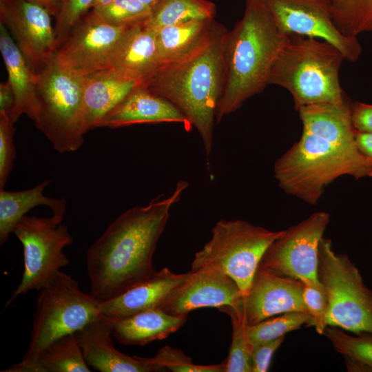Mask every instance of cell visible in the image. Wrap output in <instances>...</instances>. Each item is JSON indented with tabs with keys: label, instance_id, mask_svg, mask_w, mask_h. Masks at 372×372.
<instances>
[{
	"label": "cell",
	"instance_id": "obj_1",
	"mask_svg": "<svg viewBox=\"0 0 372 372\" xmlns=\"http://www.w3.org/2000/svg\"><path fill=\"white\" fill-rule=\"evenodd\" d=\"M351 102L302 107L300 138L275 163L278 185L287 194L316 204L324 187L338 178L372 177V161L355 141Z\"/></svg>",
	"mask_w": 372,
	"mask_h": 372
},
{
	"label": "cell",
	"instance_id": "obj_2",
	"mask_svg": "<svg viewBox=\"0 0 372 372\" xmlns=\"http://www.w3.org/2000/svg\"><path fill=\"white\" fill-rule=\"evenodd\" d=\"M188 185L180 180L169 196L128 209L109 225L87 251L90 295L108 300L156 274L153 256L156 245L172 206Z\"/></svg>",
	"mask_w": 372,
	"mask_h": 372
},
{
	"label": "cell",
	"instance_id": "obj_3",
	"mask_svg": "<svg viewBox=\"0 0 372 372\" xmlns=\"http://www.w3.org/2000/svg\"><path fill=\"white\" fill-rule=\"evenodd\" d=\"M228 31L214 19L192 50L176 61L161 64L141 85L183 112L198 132L207 158L225 82L224 52Z\"/></svg>",
	"mask_w": 372,
	"mask_h": 372
},
{
	"label": "cell",
	"instance_id": "obj_4",
	"mask_svg": "<svg viewBox=\"0 0 372 372\" xmlns=\"http://www.w3.org/2000/svg\"><path fill=\"white\" fill-rule=\"evenodd\" d=\"M290 36L278 25L262 0H246L242 17L227 35L225 82L216 123L269 85L272 65Z\"/></svg>",
	"mask_w": 372,
	"mask_h": 372
},
{
	"label": "cell",
	"instance_id": "obj_5",
	"mask_svg": "<svg viewBox=\"0 0 372 372\" xmlns=\"http://www.w3.org/2000/svg\"><path fill=\"white\" fill-rule=\"evenodd\" d=\"M344 60L340 51L326 41L291 34L272 65L268 83L286 89L296 110L314 104L341 103L348 99L339 81Z\"/></svg>",
	"mask_w": 372,
	"mask_h": 372
},
{
	"label": "cell",
	"instance_id": "obj_6",
	"mask_svg": "<svg viewBox=\"0 0 372 372\" xmlns=\"http://www.w3.org/2000/svg\"><path fill=\"white\" fill-rule=\"evenodd\" d=\"M38 110L34 124L59 153L83 143L81 109L85 76L63 69L53 58L35 74Z\"/></svg>",
	"mask_w": 372,
	"mask_h": 372
},
{
	"label": "cell",
	"instance_id": "obj_7",
	"mask_svg": "<svg viewBox=\"0 0 372 372\" xmlns=\"http://www.w3.org/2000/svg\"><path fill=\"white\" fill-rule=\"evenodd\" d=\"M101 302L83 293L70 275L59 271L39 290L29 344L17 364L30 363L51 342L97 318Z\"/></svg>",
	"mask_w": 372,
	"mask_h": 372
},
{
	"label": "cell",
	"instance_id": "obj_8",
	"mask_svg": "<svg viewBox=\"0 0 372 372\" xmlns=\"http://www.w3.org/2000/svg\"><path fill=\"white\" fill-rule=\"evenodd\" d=\"M283 231L243 220H220L211 229V239L195 254L191 270L206 267L221 271L235 280L245 297L264 253Z\"/></svg>",
	"mask_w": 372,
	"mask_h": 372
},
{
	"label": "cell",
	"instance_id": "obj_9",
	"mask_svg": "<svg viewBox=\"0 0 372 372\" xmlns=\"http://www.w3.org/2000/svg\"><path fill=\"white\" fill-rule=\"evenodd\" d=\"M318 278L329 300L328 326L354 333H372V291L344 254H336L322 238L318 251Z\"/></svg>",
	"mask_w": 372,
	"mask_h": 372
},
{
	"label": "cell",
	"instance_id": "obj_10",
	"mask_svg": "<svg viewBox=\"0 0 372 372\" xmlns=\"http://www.w3.org/2000/svg\"><path fill=\"white\" fill-rule=\"evenodd\" d=\"M13 234L23 249L24 270L21 282L10 298L8 307L19 296L30 290H40L60 269L68 265L63 249L73 242L66 225L51 218L24 216Z\"/></svg>",
	"mask_w": 372,
	"mask_h": 372
},
{
	"label": "cell",
	"instance_id": "obj_11",
	"mask_svg": "<svg viewBox=\"0 0 372 372\" xmlns=\"http://www.w3.org/2000/svg\"><path fill=\"white\" fill-rule=\"evenodd\" d=\"M330 215L317 211L284 230L264 253L259 265L280 276L302 282H318L320 242Z\"/></svg>",
	"mask_w": 372,
	"mask_h": 372
},
{
	"label": "cell",
	"instance_id": "obj_12",
	"mask_svg": "<svg viewBox=\"0 0 372 372\" xmlns=\"http://www.w3.org/2000/svg\"><path fill=\"white\" fill-rule=\"evenodd\" d=\"M132 25L110 23L92 10L72 28L54 58L63 69L81 76L109 68L113 50Z\"/></svg>",
	"mask_w": 372,
	"mask_h": 372
},
{
	"label": "cell",
	"instance_id": "obj_13",
	"mask_svg": "<svg viewBox=\"0 0 372 372\" xmlns=\"http://www.w3.org/2000/svg\"><path fill=\"white\" fill-rule=\"evenodd\" d=\"M278 25L291 35L314 37L338 48L344 59H358L362 46L358 37H347L337 28L332 0H262Z\"/></svg>",
	"mask_w": 372,
	"mask_h": 372
},
{
	"label": "cell",
	"instance_id": "obj_14",
	"mask_svg": "<svg viewBox=\"0 0 372 372\" xmlns=\"http://www.w3.org/2000/svg\"><path fill=\"white\" fill-rule=\"evenodd\" d=\"M50 15L45 7L29 0H0L1 23L12 34L34 74L57 49Z\"/></svg>",
	"mask_w": 372,
	"mask_h": 372
},
{
	"label": "cell",
	"instance_id": "obj_15",
	"mask_svg": "<svg viewBox=\"0 0 372 372\" xmlns=\"http://www.w3.org/2000/svg\"><path fill=\"white\" fill-rule=\"evenodd\" d=\"M303 288L301 280L258 265L247 294L236 308L231 307L247 326L287 312H308Z\"/></svg>",
	"mask_w": 372,
	"mask_h": 372
},
{
	"label": "cell",
	"instance_id": "obj_16",
	"mask_svg": "<svg viewBox=\"0 0 372 372\" xmlns=\"http://www.w3.org/2000/svg\"><path fill=\"white\" fill-rule=\"evenodd\" d=\"M242 295L230 276L211 268L190 270L188 277L174 288L159 308L173 316L188 313L203 307L236 308Z\"/></svg>",
	"mask_w": 372,
	"mask_h": 372
},
{
	"label": "cell",
	"instance_id": "obj_17",
	"mask_svg": "<svg viewBox=\"0 0 372 372\" xmlns=\"http://www.w3.org/2000/svg\"><path fill=\"white\" fill-rule=\"evenodd\" d=\"M114 320L101 314L75 336L88 365L101 372H156L166 371L142 357H130L116 349L112 342Z\"/></svg>",
	"mask_w": 372,
	"mask_h": 372
},
{
	"label": "cell",
	"instance_id": "obj_18",
	"mask_svg": "<svg viewBox=\"0 0 372 372\" xmlns=\"http://www.w3.org/2000/svg\"><path fill=\"white\" fill-rule=\"evenodd\" d=\"M142 83L106 68L85 76L81 109V130L85 134L96 127L107 113Z\"/></svg>",
	"mask_w": 372,
	"mask_h": 372
},
{
	"label": "cell",
	"instance_id": "obj_19",
	"mask_svg": "<svg viewBox=\"0 0 372 372\" xmlns=\"http://www.w3.org/2000/svg\"><path fill=\"white\" fill-rule=\"evenodd\" d=\"M159 123H183L190 126L185 116L174 104L141 85L99 121L96 127L118 128Z\"/></svg>",
	"mask_w": 372,
	"mask_h": 372
},
{
	"label": "cell",
	"instance_id": "obj_20",
	"mask_svg": "<svg viewBox=\"0 0 372 372\" xmlns=\"http://www.w3.org/2000/svg\"><path fill=\"white\" fill-rule=\"evenodd\" d=\"M160 65L156 30L147 26L145 21L129 28L109 61V68L142 83Z\"/></svg>",
	"mask_w": 372,
	"mask_h": 372
},
{
	"label": "cell",
	"instance_id": "obj_21",
	"mask_svg": "<svg viewBox=\"0 0 372 372\" xmlns=\"http://www.w3.org/2000/svg\"><path fill=\"white\" fill-rule=\"evenodd\" d=\"M190 271L176 274L164 267L145 282L112 299L102 301L101 314L117 320L159 308L171 291L184 281Z\"/></svg>",
	"mask_w": 372,
	"mask_h": 372
},
{
	"label": "cell",
	"instance_id": "obj_22",
	"mask_svg": "<svg viewBox=\"0 0 372 372\" xmlns=\"http://www.w3.org/2000/svg\"><path fill=\"white\" fill-rule=\"evenodd\" d=\"M0 50L15 99L10 119L14 124L22 114H26L34 121L38 110L35 74L2 23Z\"/></svg>",
	"mask_w": 372,
	"mask_h": 372
},
{
	"label": "cell",
	"instance_id": "obj_23",
	"mask_svg": "<svg viewBox=\"0 0 372 372\" xmlns=\"http://www.w3.org/2000/svg\"><path fill=\"white\" fill-rule=\"evenodd\" d=\"M187 318V314L173 316L161 308L149 309L114 320L112 336L123 344L143 346L176 332Z\"/></svg>",
	"mask_w": 372,
	"mask_h": 372
},
{
	"label": "cell",
	"instance_id": "obj_24",
	"mask_svg": "<svg viewBox=\"0 0 372 372\" xmlns=\"http://www.w3.org/2000/svg\"><path fill=\"white\" fill-rule=\"evenodd\" d=\"M51 180H44L34 187L22 191L0 189V244L6 242L19 220L32 208L46 205L52 211V218L63 222L65 211V198H52L43 194Z\"/></svg>",
	"mask_w": 372,
	"mask_h": 372
},
{
	"label": "cell",
	"instance_id": "obj_25",
	"mask_svg": "<svg viewBox=\"0 0 372 372\" xmlns=\"http://www.w3.org/2000/svg\"><path fill=\"white\" fill-rule=\"evenodd\" d=\"M73 333L65 335L43 349L34 360L25 365L13 364L3 372H90Z\"/></svg>",
	"mask_w": 372,
	"mask_h": 372
},
{
	"label": "cell",
	"instance_id": "obj_26",
	"mask_svg": "<svg viewBox=\"0 0 372 372\" xmlns=\"http://www.w3.org/2000/svg\"><path fill=\"white\" fill-rule=\"evenodd\" d=\"M211 21H192L156 30V43L161 64L176 61L200 41Z\"/></svg>",
	"mask_w": 372,
	"mask_h": 372
},
{
	"label": "cell",
	"instance_id": "obj_27",
	"mask_svg": "<svg viewBox=\"0 0 372 372\" xmlns=\"http://www.w3.org/2000/svg\"><path fill=\"white\" fill-rule=\"evenodd\" d=\"M215 14L216 6L209 0H161L145 23L156 30L192 21L214 20Z\"/></svg>",
	"mask_w": 372,
	"mask_h": 372
},
{
	"label": "cell",
	"instance_id": "obj_28",
	"mask_svg": "<svg viewBox=\"0 0 372 372\" xmlns=\"http://www.w3.org/2000/svg\"><path fill=\"white\" fill-rule=\"evenodd\" d=\"M324 335L336 351L351 360L355 366L353 369L372 371V333L363 331L351 335L339 327L328 326Z\"/></svg>",
	"mask_w": 372,
	"mask_h": 372
},
{
	"label": "cell",
	"instance_id": "obj_29",
	"mask_svg": "<svg viewBox=\"0 0 372 372\" xmlns=\"http://www.w3.org/2000/svg\"><path fill=\"white\" fill-rule=\"evenodd\" d=\"M218 309L228 314L232 324V338L225 372H251L253 346L248 338L246 324L230 306Z\"/></svg>",
	"mask_w": 372,
	"mask_h": 372
},
{
	"label": "cell",
	"instance_id": "obj_30",
	"mask_svg": "<svg viewBox=\"0 0 372 372\" xmlns=\"http://www.w3.org/2000/svg\"><path fill=\"white\" fill-rule=\"evenodd\" d=\"M311 316L308 312L292 311L273 318L265 319L251 326L246 325L247 333L252 346L282 336L298 329L302 325H310Z\"/></svg>",
	"mask_w": 372,
	"mask_h": 372
},
{
	"label": "cell",
	"instance_id": "obj_31",
	"mask_svg": "<svg viewBox=\"0 0 372 372\" xmlns=\"http://www.w3.org/2000/svg\"><path fill=\"white\" fill-rule=\"evenodd\" d=\"M92 10L106 21L118 25H131L144 21L152 12L139 0H114L106 6Z\"/></svg>",
	"mask_w": 372,
	"mask_h": 372
},
{
	"label": "cell",
	"instance_id": "obj_32",
	"mask_svg": "<svg viewBox=\"0 0 372 372\" xmlns=\"http://www.w3.org/2000/svg\"><path fill=\"white\" fill-rule=\"evenodd\" d=\"M143 359L173 372H225L226 366L225 360L217 364H196L181 350L167 345L161 348L154 357Z\"/></svg>",
	"mask_w": 372,
	"mask_h": 372
},
{
	"label": "cell",
	"instance_id": "obj_33",
	"mask_svg": "<svg viewBox=\"0 0 372 372\" xmlns=\"http://www.w3.org/2000/svg\"><path fill=\"white\" fill-rule=\"evenodd\" d=\"M302 282L304 301L311 316L310 325L315 327L318 333L324 335L328 327L329 300L327 291L320 281Z\"/></svg>",
	"mask_w": 372,
	"mask_h": 372
},
{
	"label": "cell",
	"instance_id": "obj_34",
	"mask_svg": "<svg viewBox=\"0 0 372 372\" xmlns=\"http://www.w3.org/2000/svg\"><path fill=\"white\" fill-rule=\"evenodd\" d=\"M92 1L93 0L60 1L54 26L57 48L65 40L72 28L91 8Z\"/></svg>",
	"mask_w": 372,
	"mask_h": 372
},
{
	"label": "cell",
	"instance_id": "obj_35",
	"mask_svg": "<svg viewBox=\"0 0 372 372\" xmlns=\"http://www.w3.org/2000/svg\"><path fill=\"white\" fill-rule=\"evenodd\" d=\"M15 129L10 117L0 115V189H3L15 158Z\"/></svg>",
	"mask_w": 372,
	"mask_h": 372
},
{
	"label": "cell",
	"instance_id": "obj_36",
	"mask_svg": "<svg viewBox=\"0 0 372 372\" xmlns=\"http://www.w3.org/2000/svg\"><path fill=\"white\" fill-rule=\"evenodd\" d=\"M285 336L258 343L253 347L251 372L267 371L271 358L282 343Z\"/></svg>",
	"mask_w": 372,
	"mask_h": 372
},
{
	"label": "cell",
	"instance_id": "obj_37",
	"mask_svg": "<svg viewBox=\"0 0 372 372\" xmlns=\"http://www.w3.org/2000/svg\"><path fill=\"white\" fill-rule=\"evenodd\" d=\"M351 118L356 131L372 132V104L351 103Z\"/></svg>",
	"mask_w": 372,
	"mask_h": 372
},
{
	"label": "cell",
	"instance_id": "obj_38",
	"mask_svg": "<svg viewBox=\"0 0 372 372\" xmlns=\"http://www.w3.org/2000/svg\"><path fill=\"white\" fill-rule=\"evenodd\" d=\"M333 3L344 14L372 19V0H333Z\"/></svg>",
	"mask_w": 372,
	"mask_h": 372
},
{
	"label": "cell",
	"instance_id": "obj_39",
	"mask_svg": "<svg viewBox=\"0 0 372 372\" xmlns=\"http://www.w3.org/2000/svg\"><path fill=\"white\" fill-rule=\"evenodd\" d=\"M14 94L12 88L7 81L0 84V115L10 116L14 105Z\"/></svg>",
	"mask_w": 372,
	"mask_h": 372
},
{
	"label": "cell",
	"instance_id": "obj_40",
	"mask_svg": "<svg viewBox=\"0 0 372 372\" xmlns=\"http://www.w3.org/2000/svg\"><path fill=\"white\" fill-rule=\"evenodd\" d=\"M355 136L357 145L360 152L372 161V132L355 130Z\"/></svg>",
	"mask_w": 372,
	"mask_h": 372
},
{
	"label": "cell",
	"instance_id": "obj_41",
	"mask_svg": "<svg viewBox=\"0 0 372 372\" xmlns=\"http://www.w3.org/2000/svg\"><path fill=\"white\" fill-rule=\"evenodd\" d=\"M37 3L45 7L50 13L56 16L59 10V6L61 0H29Z\"/></svg>",
	"mask_w": 372,
	"mask_h": 372
},
{
	"label": "cell",
	"instance_id": "obj_42",
	"mask_svg": "<svg viewBox=\"0 0 372 372\" xmlns=\"http://www.w3.org/2000/svg\"><path fill=\"white\" fill-rule=\"evenodd\" d=\"M114 0H93L91 8L96 9L106 6L113 2Z\"/></svg>",
	"mask_w": 372,
	"mask_h": 372
},
{
	"label": "cell",
	"instance_id": "obj_43",
	"mask_svg": "<svg viewBox=\"0 0 372 372\" xmlns=\"http://www.w3.org/2000/svg\"><path fill=\"white\" fill-rule=\"evenodd\" d=\"M153 10L161 0H139Z\"/></svg>",
	"mask_w": 372,
	"mask_h": 372
}]
</instances>
